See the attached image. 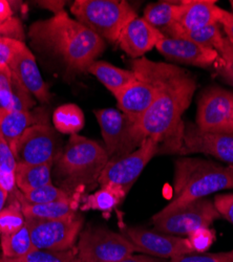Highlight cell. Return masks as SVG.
Segmentation results:
<instances>
[{"mask_svg":"<svg viewBox=\"0 0 233 262\" xmlns=\"http://www.w3.org/2000/svg\"><path fill=\"white\" fill-rule=\"evenodd\" d=\"M132 65L137 79L148 82L157 90L152 106L135 124L137 135L142 141L153 138L160 144L164 143L162 151L179 154L184 133L182 116L192 103L197 80L174 64L144 57L135 59Z\"/></svg>","mask_w":233,"mask_h":262,"instance_id":"cell-1","label":"cell"},{"mask_svg":"<svg viewBox=\"0 0 233 262\" xmlns=\"http://www.w3.org/2000/svg\"><path fill=\"white\" fill-rule=\"evenodd\" d=\"M30 36L37 46L57 55L72 72H88L105 50L104 40L72 19L66 11L35 23Z\"/></svg>","mask_w":233,"mask_h":262,"instance_id":"cell-2","label":"cell"},{"mask_svg":"<svg viewBox=\"0 0 233 262\" xmlns=\"http://www.w3.org/2000/svg\"><path fill=\"white\" fill-rule=\"evenodd\" d=\"M233 189V168L199 158L176 161L173 199L161 212H171L205 196Z\"/></svg>","mask_w":233,"mask_h":262,"instance_id":"cell-3","label":"cell"},{"mask_svg":"<svg viewBox=\"0 0 233 262\" xmlns=\"http://www.w3.org/2000/svg\"><path fill=\"white\" fill-rule=\"evenodd\" d=\"M56 162L57 176L70 186H79L98 182L110 158L97 142L73 135Z\"/></svg>","mask_w":233,"mask_h":262,"instance_id":"cell-4","label":"cell"},{"mask_svg":"<svg viewBox=\"0 0 233 262\" xmlns=\"http://www.w3.org/2000/svg\"><path fill=\"white\" fill-rule=\"evenodd\" d=\"M71 12L80 24L111 42H117L125 25L138 16L129 3L119 0H76Z\"/></svg>","mask_w":233,"mask_h":262,"instance_id":"cell-5","label":"cell"},{"mask_svg":"<svg viewBox=\"0 0 233 262\" xmlns=\"http://www.w3.org/2000/svg\"><path fill=\"white\" fill-rule=\"evenodd\" d=\"M80 262H117L138 253L122 233L89 228L80 233L76 247Z\"/></svg>","mask_w":233,"mask_h":262,"instance_id":"cell-6","label":"cell"},{"mask_svg":"<svg viewBox=\"0 0 233 262\" xmlns=\"http://www.w3.org/2000/svg\"><path fill=\"white\" fill-rule=\"evenodd\" d=\"M221 215L214 202L202 199L171 212H158L152 223L158 232L188 236L201 228H209Z\"/></svg>","mask_w":233,"mask_h":262,"instance_id":"cell-7","label":"cell"},{"mask_svg":"<svg viewBox=\"0 0 233 262\" xmlns=\"http://www.w3.org/2000/svg\"><path fill=\"white\" fill-rule=\"evenodd\" d=\"M35 249L63 252L72 250L83 226V217L79 213L59 220H34L26 218Z\"/></svg>","mask_w":233,"mask_h":262,"instance_id":"cell-8","label":"cell"},{"mask_svg":"<svg viewBox=\"0 0 233 262\" xmlns=\"http://www.w3.org/2000/svg\"><path fill=\"white\" fill-rule=\"evenodd\" d=\"M159 151L160 142L157 139H145L132 154L108 163L98 179L100 187L113 185L127 194Z\"/></svg>","mask_w":233,"mask_h":262,"instance_id":"cell-9","label":"cell"},{"mask_svg":"<svg viewBox=\"0 0 233 262\" xmlns=\"http://www.w3.org/2000/svg\"><path fill=\"white\" fill-rule=\"evenodd\" d=\"M110 161L132 154L143 142L135 130V124L114 108L95 112Z\"/></svg>","mask_w":233,"mask_h":262,"instance_id":"cell-10","label":"cell"},{"mask_svg":"<svg viewBox=\"0 0 233 262\" xmlns=\"http://www.w3.org/2000/svg\"><path fill=\"white\" fill-rule=\"evenodd\" d=\"M56 130L48 123L31 126L19 140L14 156L17 163L28 165L54 164L61 155Z\"/></svg>","mask_w":233,"mask_h":262,"instance_id":"cell-11","label":"cell"},{"mask_svg":"<svg viewBox=\"0 0 233 262\" xmlns=\"http://www.w3.org/2000/svg\"><path fill=\"white\" fill-rule=\"evenodd\" d=\"M122 234L136 247L138 253L168 259L195 253L187 237L131 227H123Z\"/></svg>","mask_w":233,"mask_h":262,"instance_id":"cell-12","label":"cell"},{"mask_svg":"<svg viewBox=\"0 0 233 262\" xmlns=\"http://www.w3.org/2000/svg\"><path fill=\"white\" fill-rule=\"evenodd\" d=\"M213 134H233V94L221 89L207 91L199 102L197 124Z\"/></svg>","mask_w":233,"mask_h":262,"instance_id":"cell-13","label":"cell"},{"mask_svg":"<svg viewBox=\"0 0 233 262\" xmlns=\"http://www.w3.org/2000/svg\"><path fill=\"white\" fill-rule=\"evenodd\" d=\"M180 155L202 154L217 158L233 168V134H213L196 124L184 126Z\"/></svg>","mask_w":233,"mask_h":262,"instance_id":"cell-14","label":"cell"},{"mask_svg":"<svg viewBox=\"0 0 233 262\" xmlns=\"http://www.w3.org/2000/svg\"><path fill=\"white\" fill-rule=\"evenodd\" d=\"M156 48L169 60L200 68H207L219 60V53L216 50L204 48L182 37L164 36Z\"/></svg>","mask_w":233,"mask_h":262,"instance_id":"cell-15","label":"cell"},{"mask_svg":"<svg viewBox=\"0 0 233 262\" xmlns=\"http://www.w3.org/2000/svg\"><path fill=\"white\" fill-rule=\"evenodd\" d=\"M163 38L164 35L159 30L151 26L144 18L136 16L125 25L117 42L130 57L139 59L156 48Z\"/></svg>","mask_w":233,"mask_h":262,"instance_id":"cell-16","label":"cell"},{"mask_svg":"<svg viewBox=\"0 0 233 262\" xmlns=\"http://www.w3.org/2000/svg\"><path fill=\"white\" fill-rule=\"evenodd\" d=\"M12 75L40 102H48L50 93L41 77L36 59L27 46L20 50L9 64Z\"/></svg>","mask_w":233,"mask_h":262,"instance_id":"cell-17","label":"cell"},{"mask_svg":"<svg viewBox=\"0 0 233 262\" xmlns=\"http://www.w3.org/2000/svg\"><path fill=\"white\" fill-rule=\"evenodd\" d=\"M157 96V90L146 81L137 79L117 96L119 109L131 122L136 124L150 109Z\"/></svg>","mask_w":233,"mask_h":262,"instance_id":"cell-18","label":"cell"},{"mask_svg":"<svg viewBox=\"0 0 233 262\" xmlns=\"http://www.w3.org/2000/svg\"><path fill=\"white\" fill-rule=\"evenodd\" d=\"M178 25L185 31H195L219 24L222 9L216 2L209 0H185L181 2Z\"/></svg>","mask_w":233,"mask_h":262,"instance_id":"cell-19","label":"cell"},{"mask_svg":"<svg viewBox=\"0 0 233 262\" xmlns=\"http://www.w3.org/2000/svg\"><path fill=\"white\" fill-rule=\"evenodd\" d=\"M48 123L31 112H10L0 108V136L14 151L16 146L26 133V130L33 125Z\"/></svg>","mask_w":233,"mask_h":262,"instance_id":"cell-20","label":"cell"},{"mask_svg":"<svg viewBox=\"0 0 233 262\" xmlns=\"http://www.w3.org/2000/svg\"><path fill=\"white\" fill-rule=\"evenodd\" d=\"M88 72L94 75L116 97L125 87L137 80L133 71H126L105 61H95Z\"/></svg>","mask_w":233,"mask_h":262,"instance_id":"cell-21","label":"cell"},{"mask_svg":"<svg viewBox=\"0 0 233 262\" xmlns=\"http://www.w3.org/2000/svg\"><path fill=\"white\" fill-rule=\"evenodd\" d=\"M181 9V3L161 2L147 6L143 18L164 36H168L175 26L178 25Z\"/></svg>","mask_w":233,"mask_h":262,"instance_id":"cell-22","label":"cell"},{"mask_svg":"<svg viewBox=\"0 0 233 262\" xmlns=\"http://www.w3.org/2000/svg\"><path fill=\"white\" fill-rule=\"evenodd\" d=\"M53 164L28 165L17 163L16 185L20 192H27L52 184Z\"/></svg>","mask_w":233,"mask_h":262,"instance_id":"cell-23","label":"cell"},{"mask_svg":"<svg viewBox=\"0 0 233 262\" xmlns=\"http://www.w3.org/2000/svg\"><path fill=\"white\" fill-rule=\"evenodd\" d=\"M20 203L25 217L34 220H59L76 213L78 208V202L74 198L41 205L27 204L21 201Z\"/></svg>","mask_w":233,"mask_h":262,"instance_id":"cell-24","label":"cell"},{"mask_svg":"<svg viewBox=\"0 0 233 262\" xmlns=\"http://www.w3.org/2000/svg\"><path fill=\"white\" fill-rule=\"evenodd\" d=\"M126 193L113 185L101 186L98 191L88 195L81 204L82 211L97 210L110 213L116 209L126 198Z\"/></svg>","mask_w":233,"mask_h":262,"instance_id":"cell-25","label":"cell"},{"mask_svg":"<svg viewBox=\"0 0 233 262\" xmlns=\"http://www.w3.org/2000/svg\"><path fill=\"white\" fill-rule=\"evenodd\" d=\"M165 37L186 38L190 41L198 43V45L204 48L213 49L216 51H218L221 48V46L223 45V41L225 39L222 35L221 29L218 24L211 25L195 31H185L179 25H176L175 28L172 30V32L169 33V35Z\"/></svg>","mask_w":233,"mask_h":262,"instance_id":"cell-26","label":"cell"},{"mask_svg":"<svg viewBox=\"0 0 233 262\" xmlns=\"http://www.w3.org/2000/svg\"><path fill=\"white\" fill-rule=\"evenodd\" d=\"M0 248H2L3 257L8 259L24 257L32 252L35 248L27 223L24 228L17 232L0 237Z\"/></svg>","mask_w":233,"mask_h":262,"instance_id":"cell-27","label":"cell"},{"mask_svg":"<svg viewBox=\"0 0 233 262\" xmlns=\"http://www.w3.org/2000/svg\"><path fill=\"white\" fill-rule=\"evenodd\" d=\"M53 122L56 130L65 135H77L84 127V115L81 108L75 104H66L58 107Z\"/></svg>","mask_w":233,"mask_h":262,"instance_id":"cell-28","label":"cell"},{"mask_svg":"<svg viewBox=\"0 0 233 262\" xmlns=\"http://www.w3.org/2000/svg\"><path fill=\"white\" fill-rule=\"evenodd\" d=\"M25 226L26 217L23 206L14 194L10 196L9 204L0 212V237L15 233Z\"/></svg>","mask_w":233,"mask_h":262,"instance_id":"cell-29","label":"cell"},{"mask_svg":"<svg viewBox=\"0 0 233 262\" xmlns=\"http://www.w3.org/2000/svg\"><path fill=\"white\" fill-rule=\"evenodd\" d=\"M15 195L17 196V199L19 201L25 202L27 204H32V205L49 204V203L65 201L73 198V196H71L67 191H65L61 188L55 187L53 184L40 187L34 190H30L24 193L17 190Z\"/></svg>","mask_w":233,"mask_h":262,"instance_id":"cell-30","label":"cell"},{"mask_svg":"<svg viewBox=\"0 0 233 262\" xmlns=\"http://www.w3.org/2000/svg\"><path fill=\"white\" fill-rule=\"evenodd\" d=\"M77 257L76 248L63 251V252H54V251H44L34 249L32 252L27 254L24 257L16 259H8L2 257L4 262H72Z\"/></svg>","mask_w":233,"mask_h":262,"instance_id":"cell-31","label":"cell"},{"mask_svg":"<svg viewBox=\"0 0 233 262\" xmlns=\"http://www.w3.org/2000/svg\"><path fill=\"white\" fill-rule=\"evenodd\" d=\"M35 105L32 94L13 76V97L10 112H30Z\"/></svg>","mask_w":233,"mask_h":262,"instance_id":"cell-32","label":"cell"},{"mask_svg":"<svg viewBox=\"0 0 233 262\" xmlns=\"http://www.w3.org/2000/svg\"><path fill=\"white\" fill-rule=\"evenodd\" d=\"M219 53V72L220 74L233 85V45L225 38L223 45L217 51Z\"/></svg>","mask_w":233,"mask_h":262,"instance_id":"cell-33","label":"cell"},{"mask_svg":"<svg viewBox=\"0 0 233 262\" xmlns=\"http://www.w3.org/2000/svg\"><path fill=\"white\" fill-rule=\"evenodd\" d=\"M168 262H233V250L223 253H194L175 257Z\"/></svg>","mask_w":233,"mask_h":262,"instance_id":"cell-34","label":"cell"},{"mask_svg":"<svg viewBox=\"0 0 233 262\" xmlns=\"http://www.w3.org/2000/svg\"><path fill=\"white\" fill-rule=\"evenodd\" d=\"M25 47V43L19 39L0 36V69L9 67L14 56Z\"/></svg>","mask_w":233,"mask_h":262,"instance_id":"cell-35","label":"cell"},{"mask_svg":"<svg viewBox=\"0 0 233 262\" xmlns=\"http://www.w3.org/2000/svg\"><path fill=\"white\" fill-rule=\"evenodd\" d=\"M195 253H205L215 242V233L210 228H201L187 236Z\"/></svg>","mask_w":233,"mask_h":262,"instance_id":"cell-36","label":"cell"},{"mask_svg":"<svg viewBox=\"0 0 233 262\" xmlns=\"http://www.w3.org/2000/svg\"><path fill=\"white\" fill-rule=\"evenodd\" d=\"M13 97V75L9 67L0 69V108L9 111Z\"/></svg>","mask_w":233,"mask_h":262,"instance_id":"cell-37","label":"cell"},{"mask_svg":"<svg viewBox=\"0 0 233 262\" xmlns=\"http://www.w3.org/2000/svg\"><path fill=\"white\" fill-rule=\"evenodd\" d=\"M214 204L220 215L233 225V194L218 195Z\"/></svg>","mask_w":233,"mask_h":262,"instance_id":"cell-38","label":"cell"},{"mask_svg":"<svg viewBox=\"0 0 233 262\" xmlns=\"http://www.w3.org/2000/svg\"><path fill=\"white\" fill-rule=\"evenodd\" d=\"M219 24L222 25L227 35V39L233 45V14L222 9Z\"/></svg>","mask_w":233,"mask_h":262,"instance_id":"cell-39","label":"cell"},{"mask_svg":"<svg viewBox=\"0 0 233 262\" xmlns=\"http://www.w3.org/2000/svg\"><path fill=\"white\" fill-rule=\"evenodd\" d=\"M12 14L13 11L11 9V5L6 0H0V26L11 20Z\"/></svg>","mask_w":233,"mask_h":262,"instance_id":"cell-40","label":"cell"},{"mask_svg":"<svg viewBox=\"0 0 233 262\" xmlns=\"http://www.w3.org/2000/svg\"><path fill=\"white\" fill-rule=\"evenodd\" d=\"M117 262H162V261L147 255H132Z\"/></svg>","mask_w":233,"mask_h":262,"instance_id":"cell-41","label":"cell"},{"mask_svg":"<svg viewBox=\"0 0 233 262\" xmlns=\"http://www.w3.org/2000/svg\"><path fill=\"white\" fill-rule=\"evenodd\" d=\"M9 198H10V195L6 191H4L2 188H0V212H2L3 209L6 207V204L9 201Z\"/></svg>","mask_w":233,"mask_h":262,"instance_id":"cell-42","label":"cell"},{"mask_svg":"<svg viewBox=\"0 0 233 262\" xmlns=\"http://www.w3.org/2000/svg\"><path fill=\"white\" fill-rule=\"evenodd\" d=\"M72 262H80V260H79V259L76 257V258H75V259H74Z\"/></svg>","mask_w":233,"mask_h":262,"instance_id":"cell-43","label":"cell"},{"mask_svg":"<svg viewBox=\"0 0 233 262\" xmlns=\"http://www.w3.org/2000/svg\"><path fill=\"white\" fill-rule=\"evenodd\" d=\"M230 5H231V7H232V10H233V0H231V2H230Z\"/></svg>","mask_w":233,"mask_h":262,"instance_id":"cell-44","label":"cell"},{"mask_svg":"<svg viewBox=\"0 0 233 262\" xmlns=\"http://www.w3.org/2000/svg\"><path fill=\"white\" fill-rule=\"evenodd\" d=\"M0 262H4V261H3V259H2V258H0Z\"/></svg>","mask_w":233,"mask_h":262,"instance_id":"cell-45","label":"cell"}]
</instances>
